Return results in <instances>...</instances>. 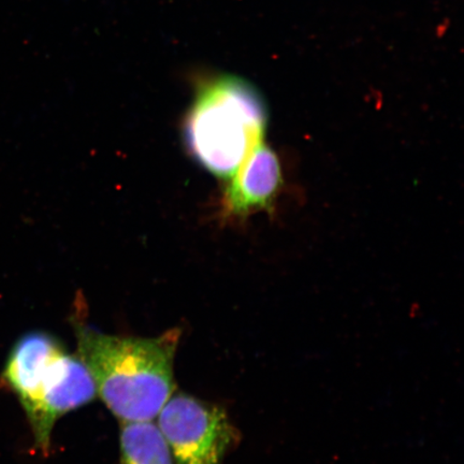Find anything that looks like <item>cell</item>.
Returning a JSON list of instances; mask_svg holds the SVG:
<instances>
[{
  "label": "cell",
  "instance_id": "6da1fadb",
  "mask_svg": "<svg viewBox=\"0 0 464 464\" xmlns=\"http://www.w3.org/2000/svg\"><path fill=\"white\" fill-rule=\"evenodd\" d=\"M78 356L96 391L121 422L152 421L173 394V363L181 329L155 338L119 336L77 324Z\"/></svg>",
  "mask_w": 464,
  "mask_h": 464
},
{
  "label": "cell",
  "instance_id": "7a4b0ae2",
  "mask_svg": "<svg viewBox=\"0 0 464 464\" xmlns=\"http://www.w3.org/2000/svg\"><path fill=\"white\" fill-rule=\"evenodd\" d=\"M0 387L19 400L36 448L44 454L56 421L97 396L95 382L81 358L69 353L54 335L39 330L22 335L11 347Z\"/></svg>",
  "mask_w": 464,
  "mask_h": 464
},
{
  "label": "cell",
  "instance_id": "3957f363",
  "mask_svg": "<svg viewBox=\"0 0 464 464\" xmlns=\"http://www.w3.org/2000/svg\"><path fill=\"white\" fill-rule=\"evenodd\" d=\"M268 111L263 96L232 74L203 79L184 123V141L198 164L229 179L264 141Z\"/></svg>",
  "mask_w": 464,
  "mask_h": 464
},
{
  "label": "cell",
  "instance_id": "277c9868",
  "mask_svg": "<svg viewBox=\"0 0 464 464\" xmlns=\"http://www.w3.org/2000/svg\"><path fill=\"white\" fill-rule=\"evenodd\" d=\"M156 419L174 464H223L240 440L224 409L190 394H172Z\"/></svg>",
  "mask_w": 464,
  "mask_h": 464
},
{
  "label": "cell",
  "instance_id": "5b68a950",
  "mask_svg": "<svg viewBox=\"0 0 464 464\" xmlns=\"http://www.w3.org/2000/svg\"><path fill=\"white\" fill-rule=\"evenodd\" d=\"M282 184L281 162L263 141L231 177L223 197V217L241 219L258 210H268Z\"/></svg>",
  "mask_w": 464,
  "mask_h": 464
},
{
  "label": "cell",
  "instance_id": "8992f818",
  "mask_svg": "<svg viewBox=\"0 0 464 464\" xmlns=\"http://www.w3.org/2000/svg\"><path fill=\"white\" fill-rule=\"evenodd\" d=\"M121 464H174L158 425L152 421L121 423Z\"/></svg>",
  "mask_w": 464,
  "mask_h": 464
}]
</instances>
